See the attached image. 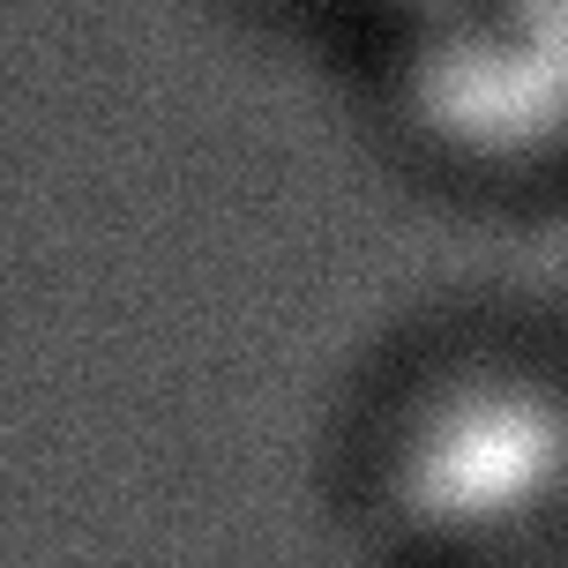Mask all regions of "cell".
<instances>
[{"mask_svg":"<svg viewBox=\"0 0 568 568\" xmlns=\"http://www.w3.org/2000/svg\"><path fill=\"white\" fill-rule=\"evenodd\" d=\"M367 494L412 561H568V374L531 352H442L404 374L374 419Z\"/></svg>","mask_w":568,"mask_h":568,"instance_id":"cell-1","label":"cell"},{"mask_svg":"<svg viewBox=\"0 0 568 568\" xmlns=\"http://www.w3.org/2000/svg\"><path fill=\"white\" fill-rule=\"evenodd\" d=\"M382 128L442 180H568V0H419L359 38Z\"/></svg>","mask_w":568,"mask_h":568,"instance_id":"cell-2","label":"cell"},{"mask_svg":"<svg viewBox=\"0 0 568 568\" xmlns=\"http://www.w3.org/2000/svg\"><path fill=\"white\" fill-rule=\"evenodd\" d=\"M307 16H322V23L352 30V38H367V30H382L389 16H404V8H419V0H300Z\"/></svg>","mask_w":568,"mask_h":568,"instance_id":"cell-3","label":"cell"},{"mask_svg":"<svg viewBox=\"0 0 568 568\" xmlns=\"http://www.w3.org/2000/svg\"><path fill=\"white\" fill-rule=\"evenodd\" d=\"M546 568H568V561H546Z\"/></svg>","mask_w":568,"mask_h":568,"instance_id":"cell-4","label":"cell"}]
</instances>
